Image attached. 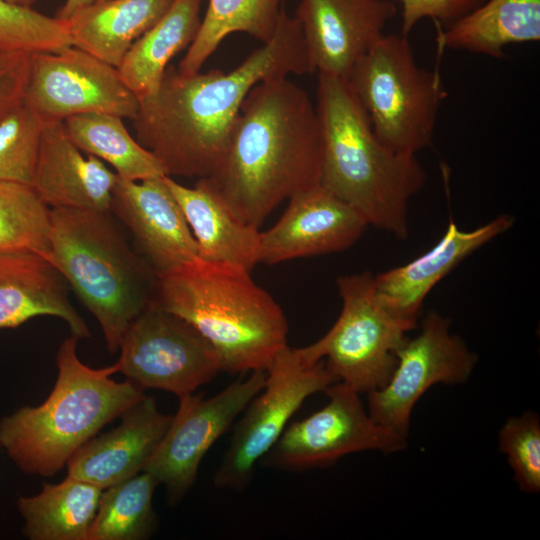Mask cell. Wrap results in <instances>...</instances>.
I'll return each instance as SVG.
<instances>
[{
	"mask_svg": "<svg viewBox=\"0 0 540 540\" xmlns=\"http://www.w3.org/2000/svg\"><path fill=\"white\" fill-rule=\"evenodd\" d=\"M44 126L24 102L0 122V181L32 186Z\"/></svg>",
	"mask_w": 540,
	"mask_h": 540,
	"instance_id": "32",
	"label": "cell"
},
{
	"mask_svg": "<svg viewBox=\"0 0 540 540\" xmlns=\"http://www.w3.org/2000/svg\"><path fill=\"white\" fill-rule=\"evenodd\" d=\"M347 80L386 146L417 155L431 145L447 91L438 70L417 64L408 36L384 34Z\"/></svg>",
	"mask_w": 540,
	"mask_h": 540,
	"instance_id": "7",
	"label": "cell"
},
{
	"mask_svg": "<svg viewBox=\"0 0 540 540\" xmlns=\"http://www.w3.org/2000/svg\"><path fill=\"white\" fill-rule=\"evenodd\" d=\"M78 340L71 334L60 344L48 397L0 418V449L25 474L54 476L81 446L146 395L128 379L111 378L118 372L116 363L91 368L81 362Z\"/></svg>",
	"mask_w": 540,
	"mask_h": 540,
	"instance_id": "5",
	"label": "cell"
},
{
	"mask_svg": "<svg viewBox=\"0 0 540 540\" xmlns=\"http://www.w3.org/2000/svg\"><path fill=\"white\" fill-rule=\"evenodd\" d=\"M322 133L308 94L287 77L245 97L227 150L207 177L244 222L259 228L285 199L321 185Z\"/></svg>",
	"mask_w": 540,
	"mask_h": 540,
	"instance_id": "2",
	"label": "cell"
},
{
	"mask_svg": "<svg viewBox=\"0 0 540 540\" xmlns=\"http://www.w3.org/2000/svg\"><path fill=\"white\" fill-rule=\"evenodd\" d=\"M174 0H105L67 21L73 45L118 68L131 46L167 12Z\"/></svg>",
	"mask_w": 540,
	"mask_h": 540,
	"instance_id": "23",
	"label": "cell"
},
{
	"mask_svg": "<svg viewBox=\"0 0 540 540\" xmlns=\"http://www.w3.org/2000/svg\"><path fill=\"white\" fill-rule=\"evenodd\" d=\"M119 351L118 372L129 381L178 398L194 393L221 371L209 342L154 300L129 325Z\"/></svg>",
	"mask_w": 540,
	"mask_h": 540,
	"instance_id": "10",
	"label": "cell"
},
{
	"mask_svg": "<svg viewBox=\"0 0 540 540\" xmlns=\"http://www.w3.org/2000/svg\"><path fill=\"white\" fill-rule=\"evenodd\" d=\"M50 208L32 186L0 181V249L49 255Z\"/></svg>",
	"mask_w": 540,
	"mask_h": 540,
	"instance_id": "30",
	"label": "cell"
},
{
	"mask_svg": "<svg viewBox=\"0 0 540 540\" xmlns=\"http://www.w3.org/2000/svg\"><path fill=\"white\" fill-rule=\"evenodd\" d=\"M30 57L28 53H0V122L24 100Z\"/></svg>",
	"mask_w": 540,
	"mask_h": 540,
	"instance_id": "35",
	"label": "cell"
},
{
	"mask_svg": "<svg viewBox=\"0 0 540 540\" xmlns=\"http://www.w3.org/2000/svg\"><path fill=\"white\" fill-rule=\"evenodd\" d=\"M402 3V32L408 36L415 25L430 18L436 27H447L472 12L484 0H400Z\"/></svg>",
	"mask_w": 540,
	"mask_h": 540,
	"instance_id": "34",
	"label": "cell"
},
{
	"mask_svg": "<svg viewBox=\"0 0 540 540\" xmlns=\"http://www.w3.org/2000/svg\"><path fill=\"white\" fill-rule=\"evenodd\" d=\"M118 175L82 152L63 122L45 123L32 187L49 208L110 211Z\"/></svg>",
	"mask_w": 540,
	"mask_h": 540,
	"instance_id": "20",
	"label": "cell"
},
{
	"mask_svg": "<svg viewBox=\"0 0 540 540\" xmlns=\"http://www.w3.org/2000/svg\"><path fill=\"white\" fill-rule=\"evenodd\" d=\"M63 124L82 152L108 163L122 179L140 181L167 175L163 164L130 135L119 116L83 113L68 117Z\"/></svg>",
	"mask_w": 540,
	"mask_h": 540,
	"instance_id": "27",
	"label": "cell"
},
{
	"mask_svg": "<svg viewBox=\"0 0 540 540\" xmlns=\"http://www.w3.org/2000/svg\"><path fill=\"white\" fill-rule=\"evenodd\" d=\"M437 28V50H466L493 58L512 44L540 39V0H488L451 25Z\"/></svg>",
	"mask_w": 540,
	"mask_h": 540,
	"instance_id": "24",
	"label": "cell"
},
{
	"mask_svg": "<svg viewBox=\"0 0 540 540\" xmlns=\"http://www.w3.org/2000/svg\"><path fill=\"white\" fill-rule=\"evenodd\" d=\"M316 97L321 186L355 209L368 226L407 239L409 202L426 182L416 155L392 150L377 137L347 79L318 74Z\"/></svg>",
	"mask_w": 540,
	"mask_h": 540,
	"instance_id": "3",
	"label": "cell"
},
{
	"mask_svg": "<svg viewBox=\"0 0 540 540\" xmlns=\"http://www.w3.org/2000/svg\"><path fill=\"white\" fill-rule=\"evenodd\" d=\"M203 1L174 0L162 18L124 56L117 69L139 100L157 89L169 61L193 43L201 25Z\"/></svg>",
	"mask_w": 540,
	"mask_h": 540,
	"instance_id": "25",
	"label": "cell"
},
{
	"mask_svg": "<svg viewBox=\"0 0 540 540\" xmlns=\"http://www.w3.org/2000/svg\"><path fill=\"white\" fill-rule=\"evenodd\" d=\"M154 301L209 342L221 371H266L287 346L281 307L243 267L198 258L157 275Z\"/></svg>",
	"mask_w": 540,
	"mask_h": 540,
	"instance_id": "4",
	"label": "cell"
},
{
	"mask_svg": "<svg viewBox=\"0 0 540 540\" xmlns=\"http://www.w3.org/2000/svg\"><path fill=\"white\" fill-rule=\"evenodd\" d=\"M313 72L300 23L282 9L272 39L229 73L183 76L168 65L157 89L139 100L136 140L168 176L210 177L248 92L262 81Z\"/></svg>",
	"mask_w": 540,
	"mask_h": 540,
	"instance_id": "1",
	"label": "cell"
},
{
	"mask_svg": "<svg viewBox=\"0 0 540 540\" xmlns=\"http://www.w3.org/2000/svg\"><path fill=\"white\" fill-rule=\"evenodd\" d=\"M283 0H209L199 31L179 63L178 72L190 76L200 72L221 41L231 33L243 32L263 44L277 28Z\"/></svg>",
	"mask_w": 540,
	"mask_h": 540,
	"instance_id": "28",
	"label": "cell"
},
{
	"mask_svg": "<svg viewBox=\"0 0 540 540\" xmlns=\"http://www.w3.org/2000/svg\"><path fill=\"white\" fill-rule=\"evenodd\" d=\"M288 200L277 223L260 231L258 263L274 265L340 252L357 242L368 227L355 209L321 185Z\"/></svg>",
	"mask_w": 540,
	"mask_h": 540,
	"instance_id": "17",
	"label": "cell"
},
{
	"mask_svg": "<svg viewBox=\"0 0 540 540\" xmlns=\"http://www.w3.org/2000/svg\"><path fill=\"white\" fill-rule=\"evenodd\" d=\"M100 325L115 353L132 321L154 300L157 275L111 211L50 208L49 255Z\"/></svg>",
	"mask_w": 540,
	"mask_h": 540,
	"instance_id": "6",
	"label": "cell"
},
{
	"mask_svg": "<svg viewBox=\"0 0 540 540\" xmlns=\"http://www.w3.org/2000/svg\"><path fill=\"white\" fill-rule=\"evenodd\" d=\"M10 3H13V4H16V5H20V6H25V7H32V5L37 1V0H6Z\"/></svg>",
	"mask_w": 540,
	"mask_h": 540,
	"instance_id": "37",
	"label": "cell"
},
{
	"mask_svg": "<svg viewBox=\"0 0 540 540\" xmlns=\"http://www.w3.org/2000/svg\"><path fill=\"white\" fill-rule=\"evenodd\" d=\"M165 181L177 200L203 260L233 264L251 272L258 264L260 231L238 217L208 178L193 187Z\"/></svg>",
	"mask_w": 540,
	"mask_h": 540,
	"instance_id": "22",
	"label": "cell"
},
{
	"mask_svg": "<svg viewBox=\"0 0 540 540\" xmlns=\"http://www.w3.org/2000/svg\"><path fill=\"white\" fill-rule=\"evenodd\" d=\"M110 211L128 229L156 275L200 258L196 240L165 176L140 181L118 176Z\"/></svg>",
	"mask_w": 540,
	"mask_h": 540,
	"instance_id": "16",
	"label": "cell"
},
{
	"mask_svg": "<svg viewBox=\"0 0 540 540\" xmlns=\"http://www.w3.org/2000/svg\"><path fill=\"white\" fill-rule=\"evenodd\" d=\"M23 102L44 123L83 113L133 120L139 110V99L118 69L74 45L31 54Z\"/></svg>",
	"mask_w": 540,
	"mask_h": 540,
	"instance_id": "13",
	"label": "cell"
},
{
	"mask_svg": "<svg viewBox=\"0 0 540 540\" xmlns=\"http://www.w3.org/2000/svg\"><path fill=\"white\" fill-rule=\"evenodd\" d=\"M341 313L318 341L302 347L312 362L324 360L335 378L359 394L383 387L396 366V351L417 321L392 314L375 291L374 275L365 271L337 279Z\"/></svg>",
	"mask_w": 540,
	"mask_h": 540,
	"instance_id": "8",
	"label": "cell"
},
{
	"mask_svg": "<svg viewBox=\"0 0 540 540\" xmlns=\"http://www.w3.org/2000/svg\"><path fill=\"white\" fill-rule=\"evenodd\" d=\"M102 489L67 475L57 484L44 483L39 493L19 496L16 506L29 540H88Z\"/></svg>",
	"mask_w": 540,
	"mask_h": 540,
	"instance_id": "26",
	"label": "cell"
},
{
	"mask_svg": "<svg viewBox=\"0 0 540 540\" xmlns=\"http://www.w3.org/2000/svg\"><path fill=\"white\" fill-rule=\"evenodd\" d=\"M513 224L514 218L508 214L468 231L450 221L441 239L427 252L404 265L374 275L378 298L395 316L417 321L425 298L437 283Z\"/></svg>",
	"mask_w": 540,
	"mask_h": 540,
	"instance_id": "19",
	"label": "cell"
},
{
	"mask_svg": "<svg viewBox=\"0 0 540 540\" xmlns=\"http://www.w3.org/2000/svg\"><path fill=\"white\" fill-rule=\"evenodd\" d=\"M500 449L507 455L514 479L521 490H540V422L527 411L509 418L499 433Z\"/></svg>",
	"mask_w": 540,
	"mask_h": 540,
	"instance_id": "33",
	"label": "cell"
},
{
	"mask_svg": "<svg viewBox=\"0 0 540 540\" xmlns=\"http://www.w3.org/2000/svg\"><path fill=\"white\" fill-rule=\"evenodd\" d=\"M324 392L328 403L288 425L261 459L264 466L301 471L327 466L355 452L393 453L406 447L407 439L370 417L357 391L337 381Z\"/></svg>",
	"mask_w": 540,
	"mask_h": 540,
	"instance_id": "12",
	"label": "cell"
},
{
	"mask_svg": "<svg viewBox=\"0 0 540 540\" xmlns=\"http://www.w3.org/2000/svg\"><path fill=\"white\" fill-rule=\"evenodd\" d=\"M337 381L324 360L312 362L300 348L283 347L266 370L263 388L233 429L213 478L215 486L244 489L256 464L273 447L304 401Z\"/></svg>",
	"mask_w": 540,
	"mask_h": 540,
	"instance_id": "9",
	"label": "cell"
},
{
	"mask_svg": "<svg viewBox=\"0 0 540 540\" xmlns=\"http://www.w3.org/2000/svg\"><path fill=\"white\" fill-rule=\"evenodd\" d=\"M396 13L390 0H301L296 19L314 72L347 79Z\"/></svg>",
	"mask_w": 540,
	"mask_h": 540,
	"instance_id": "15",
	"label": "cell"
},
{
	"mask_svg": "<svg viewBox=\"0 0 540 540\" xmlns=\"http://www.w3.org/2000/svg\"><path fill=\"white\" fill-rule=\"evenodd\" d=\"M158 481L148 472L102 490L88 540H145L157 529L153 495Z\"/></svg>",
	"mask_w": 540,
	"mask_h": 540,
	"instance_id": "29",
	"label": "cell"
},
{
	"mask_svg": "<svg viewBox=\"0 0 540 540\" xmlns=\"http://www.w3.org/2000/svg\"><path fill=\"white\" fill-rule=\"evenodd\" d=\"M66 286L41 253L0 249V330L19 327L37 316H54L78 339L89 338V328L71 304Z\"/></svg>",
	"mask_w": 540,
	"mask_h": 540,
	"instance_id": "21",
	"label": "cell"
},
{
	"mask_svg": "<svg viewBox=\"0 0 540 540\" xmlns=\"http://www.w3.org/2000/svg\"><path fill=\"white\" fill-rule=\"evenodd\" d=\"M265 379L266 371H252L209 398L194 393L179 398L177 412L144 468L166 487L172 503L191 489L202 459L261 391Z\"/></svg>",
	"mask_w": 540,
	"mask_h": 540,
	"instance_id": "14",
	"label": "cell"
},
{
	"mask_svg": "<svg viewBox=\"0 0 540 540\" xmlns=\"http://www.w3.org/2000/svg\"><path fill=\"white\" fill-rule=\"evenodd\" d=\"M102 1H105V0H95V2H102Z\"/></svg>",
	"mask_w": 540,
	"mask_h": 540,
	"instance_id": "38",
	"label": "cell"
},
{
	"mask_svg": "<svg viewBox=\"0 0 540 540\" xmlns=\"http://www.w3.org/2000/svg\"><path fill=\"white\" fill-rule=\"evenodd\" d=\"M450 327L448 317L428 311L418 335L398 348L388 382L367 393L368 414L377 424L407 439L412 410L430 387L467 381L477 356Z\"/></svg>",
	"mask_w": 540,
	"mask_h": 540,
	"instance_id": "11",
	"label": "cell"
},
{
	"mask_svg": "<svg viewBox=\"0 0 540 540\" xmlns=\"http://www.w3.org/2000/svg\"><path fill=\"white\" fill-rule=\"evenodd\" d=\"M72 45L66 20L0 0V53L54 52Z\"/></svg>",
	"mask_w": 540,
	"mask_h": 540,
	"instance_id": "31",
	"label": "cell"
},
{
	"mask_svg": "<svg viewBox=\"0 0 540 540\" xmlns=\"http://www.w3.org/2000/svg\"><path fill=\"white\" fill-rule=\"evenodd\" d=\"M95 0H66L56 13L61 20H68L81 9L91 5Z\"/></svg>",
	"mask_w": 540,
	"mask_h": 540,
	"instance_id": "36",
	"label": "cell"
},
{
	"mask_svg": "<svg viewBox=\"0 0 540 540\" xmlns=\"http://www.w3.org/2000/svg\"><path fill=\"white\" fill-rule=\"evenodd\" d=\"M171 418L153 396L145 395L120 416L116 428L94 436L71 456L67 475L102 490L135 476L144 471Z\"/></svg>",
	"mask_w": 540,
	"mask_h": 540,
	"instance_id": "18",
	"label": "cell"
}]
</instances>
